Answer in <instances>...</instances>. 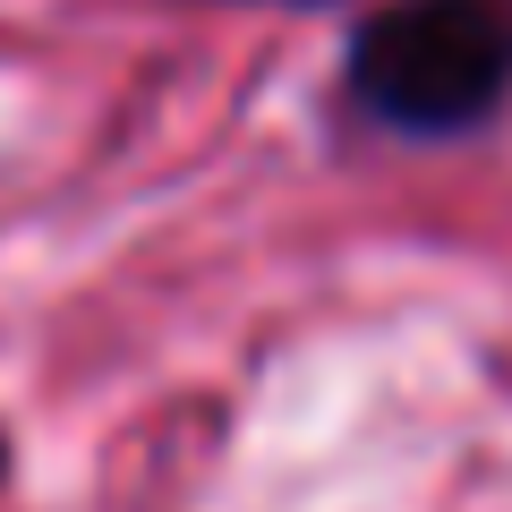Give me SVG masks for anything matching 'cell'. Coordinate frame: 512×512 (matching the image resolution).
<instances>
[{
    "mask_svg": "<svg viewBox=\"0 0 512 512\" xmlns=\"http://www.w3.org/2000/svg\"><path fill=\"white\" fill-rule=\"evenodd\" d=\"M342 94L410 146L478 137L512 103V0H376L350 26Z\"/></svg>",
    "mask_w": 512,
    "mask_h": 512,
    "instance_id": "6da1fadb",
    "label": "cell"
},
{
    "mask_svg": "<svg viewBox=\"0 0 512 512\" xmlns=\"http://www.w3.org/2000/svg\"><path fill=\"white\" fill-rule=\"evenodd\" d=\"M274 9H316V0H274Z\"/></svg>",
    "mask_w": 512,
    "mask_h": 512,
    "instance_id": "7a4b0ae2",
    "label": "cell"
}]
</instances>
